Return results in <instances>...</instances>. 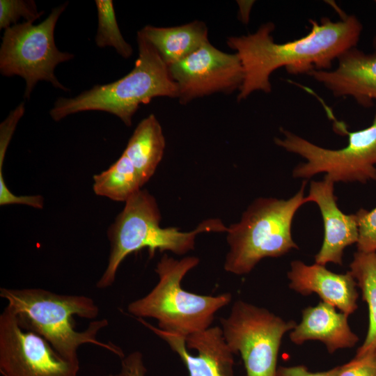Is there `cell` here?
I'll return each instance as SVG.
<instances>
[{"label":"cell","mask_w":376,"mask_h":376,"mask_svg":"<svg viewBox=\"0 0 376 376\" xmlns=\"http://www.w3.org/2000/svg\"><path fill=\"white\" fill-rule=\"evenodd\" d=\"M310 22L308 34L283 43L274 40L272 22L262 24L253 33L227 38V45L235 51L243 68L238 102L255 91L270 93V75L281 67L292 74L329 70L334 60L356 47L362 32V24L354 15H343L337 22L325 17L320 23Z\"/></svg>","instance_id":"6da1fadb"},{"label":"cell","mask_w":376,"mask_h":376,"mask_svg":"<svg viewBox=\"0 0 376 376\" xmlns=\"http://www.w3.org/2000/svg\"><path fill=\"white\" fill-rule=\"evenodd\" d=\"M0 297L15 314L19 325L44 338L63 359L79 362L78 348L86 343L101 347L123 359L122 349L97 338L108 326L107 319L90 322L84 331H77L73 316L94 320L100 308L93 299L85 295H61L42 288H0Z\"/></svg>","instance_id":"7a4b0ae2"},{"label":"cell","mask_w":376,"mask_h":376,"mask_svg":"<svg viewBox=\"0 0 376 376\" xmlns=\"http://www.w3.org/2000/svg\"><path fill=\"white\" fill-rule=\"evenodd\" d=\"M161 219L157 201L148 190L141 189L125 201L108 229L110 253L107 267L96 283L97 288L105 289L113 284L120 265L132 253L148 249L150 258L157 250L184 255L194 249L198 234L228 230L219 219L204 220L189 232H181L176 227L162 228Z\"/></svg>","instance_id":"3957f363"},{"label":"cell","mask_w":376,"mask_h":376,"mask_svg":"<svg viewBox=\"0 0 376 376\" xmlns=\"http://www.w3.org/2000/svg\"><path fill=\"white\" fill-rule=\"evenodd\" d=\"M139 56L134 68L111 83L94 86L74 97H58L50 116L55 121L81 111H101L118 117L124 124L132 125V118L141 104L153 98H178V89L169 66L157 50L138 31Z\"/></svg>","instance_id":"277c9868"},{"label":"cell","mask_w":376,"mask_h":376,"mask_svg":"<svg viewBox=\"0 0 376 376\" xmlns=\"http://www.w3.org/2000/svg\"><path fill=\"white\" fill-rule=\"evenodd\" d=\"M198 263L195 256L178 260L164 254L155 269L157 283L130 303L128 313L136 318H154L160 329L185 338L210 327L215 313L230 302L232 295H202L184 290L182 280Z\"/></svg>","instance_id":"5b68a950"},{"label":"cell","mask_w":376,"mask_h":376,"mask_svg":"<svg viewBox=\"0 0 376 376\" xmlns=\"http://www.w3.org/2000/svg\"><path fill=\"white\" fill-rule=\"evenodd\" d=\"M306 180L287 200L258 198L243 212L237 223L228 227L229 250L224 267L236 275L249 274L263 258L282 256L298 249L291 234L296 212L304 203Z\"/></svg>","instance_id":"8992f818"},{"label":"cell","mask_w":376,"mask_h":376,"mask_svg":"<svg viewBox=\"0 0 376 376\" xmlns=\"http://www.w3.org/2000/svg\"><path fill=\"white\" fill-rule=\"evenodd\" d=\"M281 131L284 138H275V143L306 159L294 169V178L308 179L325 173L324 178L334 183L376 180V111L372 123L365 129L348 132L340 124L337 131L345 133L348 141L338 150L318 146L283 128Z\"/></svg>","instance_id":"52a82bcc"},{"label":"cell","mask_w":376,"mask_h":376,"mask_svg":"<svg viewBox=\"0 0 376 376\" xmlns=\"http://www.w3.org/2000/svg\"><path fill=\"white\" fill-rule=\"evenodd\" d=\"M68 3L53 8L38 24L31 22L16 24L4 30L0 48V72L3 76H19L26 83L24 97L29 99L40 81L50 82L54 87L69 91L54 74L56 66L74 58V54L58 49L54 29Z\"/></svg>","instance_id":"ba28073f"},{"label":"cell","mask_w":376,"mask_h":376,"mask_svg":"<svg viewBox=\"0 0 376 376\" xmlns=\"http://www.w3.org/2000/svg\"><path fill=\"white\" fill-rule=\"evenodd\" d=\"M221 323L231 351L241 355L246 376H276L281 340L295 328V321L285 320L265 308L237 300Z\"/></svg>","instance_id":"9c48e42d"},{"label":"cell","mask_w":376,"mask_h":376,"mask_svg":"<svg viewBox=\"0 0 376 376\" xmlns=\"http://www.w3.org/2000/svg\"><path fill=\"white\" fill-rule=\"evenodd\" d=\"M79 361H67L38 334L24 329L6 307L0 315L2 376H77Z\"/></svg>","instance_id":"30bf717a"},{"label":"cell","mask_w":376,"mask_h":376,"mask_svg":"<svg viewBox=\"0 0 376 376\" xmlns=\"http://www.w3.org/2000/svg\"><path fill=\"white\" fill-rule=\"evenodd\" d=\"M169 69L182 104L214 93L239 91L244 78L238 55L222 52L210 41Z\"/></svg>","instance_id":"8fae6325"},{"label":"cell","mask_w":376,"mask_h":376,"mask_svg":"<svg viewBox=\"0 0 376 376\" xmlns=\"http://www.w3.org/2000/svg\"><path fill=\"white\" fill-rule=\"evenodd\" d=\"M136 319L178 355L187 369L188 376H234V354L221 327H210L185 338L162 330L143 318Z\"/></svg>","instance_id":"7c38bea8"},{"label":"cell","mask_w":376,"mask_h":376,"mask_svg":"<svg viewBox=\"0 0 376 376\" xmlns=\"http://www.w3.org/2000/svg\"><path fill=\"white\" fill-rule=\"evenodd\" d=\"M306 202H314L320 208L324 224L322 246L315 256V263L325 266L329 263L343 264L344 249L359 239L356 214H345L338 207L334 195V182L324 178L312 180Z\"/></svg>","instance_id":"4fadbf2b"},{"label":"cell","mask_w":376,"mask_h":376,"mask_svg":"<svg viewBox=\"0 0 376 376\" xmlns=\"http://www.w3.org/2000/svg\"><path fill=\"white\" fill-rule=\"evenodd\" d=\"M376 48V37L374 40ZM334 70H313L308 73L335 96H351L365 107L376 101V52L365 53L356 47L338 58Z\"/></svg>","instance_id":"5bb4252c"},{"label":"cell","mask_w":376,"mask_h":376,"mask_svg":"<svg viewBox=\"0 0 376 376\" xmlns=\"http://www.w3.org/2000/svg\"><path fill=\"white\" fill-rule=\"evenodd\" d=\"M290 289L302 295L316 293L322 301L350 315L357 309V283L348 271L336 274L317 263L293 260L288 272Z\"/></svg>","instance_id":"9a60e30c"},{"label":"cell","mask_w":376,"mask_h":376,"mask_svg":"<svg viewBox=\"0 0 376 376\" xmlns=\"http://www.w3.org/2000/svg\"><path fill=\"white\" fill-rule=\"evenodd\" d=\"M348 316L338 312L333 306L320 301L302 311L301 320L290 331V338L296 345L319 340L331 354L337 350L352 347L359 341V337L351 330Z\"/></svg>","instance_id":"2e32d148"},{"label":"cell","mask_w":376,"mask_h":376,"mask_svg":"<svg viewBox=\"0 0 376 376\" xmlns=\"http://www.w3.org/2000/svg\"><path fill=\"white\" fill-rule=\"evenodd\" d=\"M139 32L168 66L184 59L209 41L207 26L198 20L171 27L147 25Z\"/></svg>","instance_id":"e0dca14e"},{"label":"cell","mask_w":376,"mask_h":376,"mask_svg":"<svg viewBox=\"0 0 376 376\" xmlns=\"http://www.w3.org/2000/svg\"><path fill=\"white\" fill-rule=\"evenodd\" d=\"M166 141L154 114L143 119L135 128L123 153L129 158L144 185L162 161Z\"/></svg>","instance_id":"ac0fdd59"},{"label":"cell","mask_w":376,"mask_h":376,"mask_svg":"<svg viewBox=\"0 0 376 376\" xmlns=\"http://www.w3.org/2000/svg\"><path fill=\"white\" fill-rule=\"evenodd\" d=\"M350 274L361 289L362 298L368 305V329L362 345L355 356L361 357L376 351V251H357L350 265Z\"/></svg>","instance_id":"d6986e66"},{"label":"cell","mask_w":376,"mask_h":376,"mask_svg":"<svg viewBox=\"0 0 376 376\" xmlns=\"http://www.w3.org/2000/svg\"><path fill=\"white\" fill-rule=\"evenodd\" d=\"M143 186L138 172L123 152L108 169L93 176L95 194L114 201H127Z\"/></svg>","instance_id":"ffe728a7"},{"label":"cell","mask_w":376,"mask_h":376,"mask_svg":"<svg viewBox=\"0 0 376 376\" xmlns=\"http://www.w3.org/2000/svg\"><path fill=\"white\" fill-rule=\"evenodd\" d=\"M97 29L96 45L100 48L111 47L124 58L133 54L132 46L124 39L118 27L111 0H96Z\"/></svg>","instance_id":"44dd1931"},{"label":"cell","mask_w":376,"mask_h":376,"mask_svg":"<svg viewBox=\"0 0 376 376\" xmlns=\"http://www.w3.org/2000/svg\"><path fill=\"white\" fill-rule=\"evenodd\" d=\"M44 13L38 12L33 0H1L0 1V29H6L11 24L23 17L26 22H33Z\"/></svg>","instance_id":"7402d4cb"},{"label":"cell","mask_w":376,"mask_h":376,"mask_svg":"<svg viewBox=\"0 0 376 376\" xmlns=\"http://www.w3.org/2000/svg\"><path fill=\"white\" fill-rule=\"evenodd\" d=\"M359 228L357 250L360 252L376 251V207L368 211L361 208L355 214Z\"/></svg>","instance_id":"603a6c76"},{"label":"cell","mask_w":376,"mask_h":376,"mask_svg":"<svg viewBox=\"0 0 376 376\" xmlns=\"http://www.w3.org/2000/svg\"><path fill=\"white\" fill-rule=\"evenodd\" d=\"M338 376H376V351L340 366Z\"/></svg>","instance_id":"cb8c5ba5"},{"label":"cell","mask_w":376,"mask_h":376,"mask_svg":"<svg viewBox=\"0 0 376 376\" xmlns=\"http://www.w3.org/2000/svg\"><path fill=\"white\" fill-rule=\"evenodd\" d=\"M143 356L139 351H134L121 359L120 371L106 376H146Z\"/></svg>","instance_id":"d4e9b609"},{"label":"cell","mask_w":376,"mask_h":376,"mask_svg":"<svg viewBox=\"0 0 376 376\" xmlns=\"http://www.w3.org/2000/svg\"><path fill=\"white\" fill-rule=\"evenodd\" d=\"M339 366L322 372H311L304 366H279L276 376H338Z\"/></svg>","instance_id":"484cf974"}]
</instances>
